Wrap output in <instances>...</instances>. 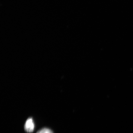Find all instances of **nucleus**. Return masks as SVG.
I'll list each match as a JSON object with an SVG mask.
<instances>
[{
  "label": "nucleus",
  "mask_w": 133,
  "mask_h": 133,
  "mask_svg": "<svg viewBox=\"0 0 133 133\" xmlns=\"http://www.w3.org/2000/svg\"><path fill=\"white\" fill-rule=\"evenodd\" d=\"M35 128V124L32 118H29L26 121L24 125V129L28 132H33Z\"/></svg>",
  "instance_id": "obj_1"
},
{
  "label": "nucleus",
  "mask_w": 133,
  "mask_h": 133,
  "mask_svg": "<svg viewBox=\"0 0 133 133\" xmlns=\"http://www.w3.org/2000/svg\"><path fill=\"white\" fill-rule=\"evenodd\" d=\"M37 133H53V132L49 129L44 128L38 131Z\"/></svg>",
  "instance_id": "obj_2"
}]
</instances>
